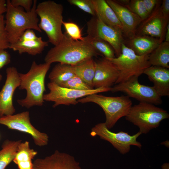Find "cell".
Masks as SVG:
<instances>
[{
	"label": "cell",
	"mask_w": 169,
	"mask_h": 169,
	"mask_svg": "<svg viewBox=\"0 0 169 169\" xmlns=\"http://www.w3.org/2000/svg\"><path fill=\"white\" fill-rule=\"evenodd\" d=\"M149 61L151 66L169 69V42L163 41L149 55Z\"/></svg>",
	"instance_id": "cell-24"
},
{
	"label": "cell",
	"mask_w": 169,
	"mask_h": 169,
	"mask_svg": "<svg viewBox=\"0 0 169 169\" xmlns=\"http://www.w3.org/2000/svg\"><path fill=\"white\" fill-rule=\"evenodd\" d=\"M10 45L5 28V17L3 14H0V49H9Z\"/></svg>",
	"instance_id": "cell-32"
},
{
	"label": "cell",
	"mask_w": 169,
	"mask_h": 169,
	"mask_svg": "<svg viewBox=\"0 0 169 169\" xmlns=\"http://www.w3.org/2000/svg\"><path fill=\"white\" fill-rule=\"evenodd\" d=\"M95 72L93 81L94 88H111L115 84L119 73L113 63L104 57L95 61Z\"/></svg>",
	"instance_id": "cell-16"
},
{
	"label": "cell",
	"mask_w": 169,
	"mask_h": 169,
	"mask_svg": "<svg viewBox=\"0 0 169 169\" xmlns=\"http://www.w3.org/2000/svg\"><path fill=\"white\" fill-rule=\"evenodd\" d=\"M38 37L36 35L33 29L26 30L20 36L18 41H25L36 40Z\"/></svg>",
	"instance_id": "cell-35"
},
{
	"label": "cell",
	"mask_w": 169,
	"mask_h": 169,
	"mask_svg": "<svg viewBox=\"0 0 169 169\" xmlns=\"http://www.w3.org/2000/svg\"></svg>",
	"instance_id": "cell-41"
},
{
	"label": "cell",
	"mask_w": 169,
	"mask_h": 169,
	"mask_svg": "<svg viewBox=\"0 0 169 169\" xmlns=\"http://www.w3.org/2000/svg\"><path fill=\"white\" fill-rule=\"evenodd\" d=\"M138 77L133 76L126 81L116 84L111 88L113 93L121 92L128 97L134 98L140 102H145L154 105L161 104L162 101L154 87L139 83Z\"/></svg>",
	"instance_id": "cell-9"
},
{
	"label": "cell",
	"mask_w": 169,
	"mask_h": 169,
	"mask_svg": "<svg viewBox=\"0 0 169 169\" xmlns=\"http://www.w3.org/2000/svg\"><path fill=\"white\" fill-rule=\"evenodd\" d=\"M6 72V81L0 91V117L12 115L15 112L13 97L15 90L19 87L20 83L19 73L15 67H8Z\"/></svg>",
	"instance_id": "cell-14"
},
{
	"label": "cell",
	"mask_w": 169,
	"mask_h": 169,
	"mask_svg": "<svg viewBox=\"0 0 169 169\" xmlns=\"http://www.w3.org/2000/svg\"><path fill=\"white\" fill-rule=\"evenodd\" d=\"M84 40L89 44L97 52L100 53L105 58L111 59L116 57L112 48L104 40L88 35L84 37Z\"/></svg>",
	"instance_id": "cell-27"
},
{
	"label": "cell",
	"mask_w": 169,
	"mask_h": 169,
	"mask_svg": "<svg viewBox=\"0 0 169 169\" xmlns=\"http://www.w3.org/2000/svg\"><path fill=\"white\" fill-rule=\"evenodd\" d=\"M48 41H44L41 37L32 40L19 41L10 44L9 48L18 52L20 54L27 53L33 56L42 53L44 48L48 46Z\"/></svg>",
	"instance_id": "cell-22"
},
{
	"label": "cell",
	"mask_w": 169,
	"mask_h": 169,
	"mask_svg": "<svg viewBox=\"0 0 169 169\" xmlns=\"http://www.w3.org/2000/svg\"><path fill=\"white\" fill-rule=\"evenodd\" d=\"M60 86L66 88L81 90L94 89L85 83L81 78L75 75Z\"/></svg>",
	"instance_id": "cell-29"
},
{
	"label": "cell",
	"mask_w": 169,
	"mask_h": 169,
	"mask_svg": "<svg viewBox=\"0 0 169 169\" xmlns=\"http://www.w3.org/2000/svg\"><path fill=\"white\" fill-rule=\"evenodd\" d=\"M71 4L76 6L84 11L96 16V13L93 0H68Z\"/></svg>",
	"instance_id": "cell-31"
},
{
	"label": "cell",
	"mask_w": 169,
	"mask_h": 169,
	"mask_svg": "<svg viewBox=\"0 0 169 169\" xmlns=\"http://www.w3.org/2000/svg\"><path fill=\"white\" fill-rule=\"evenodd\" d=\"M160 9L164 17L169 18V0H163L161 5Z\"/></svg>",
	"instance_id": "cell-37"
},
{
	"label": "cell",
	"mask_w": 169,
	"mask_h": 169,
	"mask_svg": "<svg viewBox=\"0 0 169 169\" xmlns=\"http://www.w3.org/2000/svg\"><path fill=\"white\" fill-rule=\"evenodd\" d=\"M32 0H10L11 4L15 7H22L27 12L31 11L33 4Z\"/></svg>",
	"instance_id": "cell-33"
},
{
	"label": "cell",
	"mask_w": 169,
	"mask_h": 169,
	"mask_svg": "<svg viewBox=\"0 0 169 169\" xmlns=\"http://www.w3.org/2000/svg\"><path fill=\"white\" fill-rule=\"evenodd\" d=\"M96 15L105 24L120 30L123 28L115 12L105 0H93Z\"/></svg>",
	"instance_id": "cell-20"
},
{
	"label": "cell",
	"mask_w": 169,
	"mask_h": 169,
	"mask_svg": "<svg viewBox=\"0 0 169 169\" xmlns=\"http://www.w3.org/2000/svg\"><path fill=\"white\" fill-rule=\"evenodd\" d=\"M51 64L45 62L38 64L34 61L28 72L19 73L20 83L18 89L25 90L27 93L24 99L17 100L20 105L28 109L43 105L44 93L46 90L45 79Z\"/></svg>",
	"instance_id": "cell-2"
},
{
	"label": "cell",
	"mask_w": 169,
	"mask_h": 169,
	"mask_svg": "<svg viewBox=\"0 0 169 169\" xmlns=\"http://www.w3.org/2000/svg\"><path fill=\"white\" fill-rule=\"evenodd\" d=\"M78 102H92L100 107L106 117L107 128H112L121 118L126 116L132 106V101L128 96H107L98 93L92 94L78 100Z\"/></svg>",
	"instance_id": "cell-5"
},
{
	"label": "cell",
	"mask_w": 169,
	"mask_h": 169,
	"mask_svg": "<svg viewBox=\"0 0 169 169\" xmlns=\"http://www.w3.org/2000/svg\"><path fill=\"white\" fill-rule=\"evenodd\" d=\"M164 40L165 41L169 42V22L166 26Z\"/></svg>",
	"instance_id": "cell-39"
},
{
	"label": "cell",
	"mask_w": 169,
	"mask_h": 169,
	"mask_svg": "<svg viewBox=\"0 0 169 169\" xmlns=\"http://www.w3.org/2000/svg\"><path fill=\"white\" fill-rule=\"evenodd\" d=\"M147 11L150 14L153 10L156 5L161 1L158 0H142Z\"/></svg>",
	"instance_id": "cell-36"
},
{
	"label": "cell",
	"mask_w": 169,
	"mask_h": 169,
	"mask_svg": "<svg viewBox=\"0 0 169 169\" xmlns=\"http://www.w3.org/2000/svg\"><path fill=\"white\" fill-rule=\"evenodd\" d=\"M62 25L65 30V34L71 39L74 40H84V37L82 36L81 30L77 24L72 22L63 21Z\"/></svg>",
	"instance_id": "cell-28"
},
{
	"label": "cell",
	"mask_w": 169,
	"mask_h": 169,
	"mask_svg": "<svg viewBox=\"0 0 169 169\" xmlns=\"http://www.w3.org/2000/svg\"><path fill=\"white\" fill-rule=\"evenodd\" d=\"M0 124L6 126L9 129L29 134L37 146H42L48 144V135L39 131L31 124L28 111L1 117Z\"/></svg>",
	"instance_id": "cell-10"
},
{
	"label": "cell",
	"mask_w": 169,
	"mask_h": 169,
	"mask_svg": "<svg viewBox=\"0 0 169 169\" xmlns=\"http://www.w3.org/2000/svg\"><path fill=\"white\" fill-rule=\"evenodd\" d=\"M169 117V114L163 109L151 103L140 102L131 106L125 118L137 126L141 134H146L158 127L161 121Z\"/></svg>",
	"instance_id": "cell-7"
},
{
	"label": "cell",
	"mask_w": 169,
	"mask_h": 169,
	"mask_svg": "<svg viewBox=\"0 0 169 169\" xmlns=\"http://www.w3.org/2000/svg\"><path fill=\"white\" fill-rule=\"evenodd\" d=\"M6 3L5 28L10 44L17 42L27 29H34L42 32L38 26L39 19L36 12L37 4L36 0H33L32 8L28 12L24 11L21 7L13 6L10 0H7Z\"/></svg>",
	"instance_id": "cell-3"
},
{
	"label": "cell",
	"mask_w": 169,
	"mask_h": 169,
	"mask_svg": "<svg viewBox=\"0 0 169 169\" xmlns=\"http://www.w3.org/2000/svg\"><path fill=\"white\" fill-rule=\"evenodd\" d=\"M106 1L122 25L124 34L129 38L135 36L136 30L142 21L141 19L127 8L116 0Z\"/></svg>",
	"instance_id": "cell-17"
},
{
	"label": "cell",
	"mask_w": 169,
	"mask_h": 169,
	"mask_svg": "<svg viewBox=\"0 0 169 169\" xmlns=\"http://www.w3.org/2000/svg\"><path fill=\"white\" fill-rule=\"evenodd\" d=\"M143 74L146 75L154 84L153 87L161 97L169 95V69L161 67L151 66Z\"/></svg>",
	"instance_id": "cell-18"
},
{
	"label": "cell",
	"mask_w": 169,
	"mask_h": 169,
	"mask_svg": "<svg viewBox=\"0 0 169 169\" xmlns=\"http://www.w3.org/2000/svg\"><path fill=\"white\" fill-rule=\"evenodd\" d=\"M87 35L108 43L114 50L116 57L120 54L123 43V33L120 30L105 24L96 16H93L87 22Z\"/></svg>",
	"instance_id": "cell-12"
},
{
	"label": "cell",
	"mask_w": 169,
	"mask_h": 169,
	"mask_svg": "<svg viewBox=\"0 0 169 169\" xmlns=\"http://www.w3.org/2000/svg\"><path fill=\"white\" fill-rule=\"evenodd\" d=\"M121 49L119 56L107 59L115 66L119 72L115 84L125 82L133 76L139 77L146 69L151 66L148 60L149 54L138 55L124 42Z\"/></svg>",
	"instance_id": "cell-6"
},
{
	"label": "cell",
	"mask_w": 169,
	"mask_h": 169,
	"mask_svg": "<svg viewBox=\"0 0 169 169\" xmlns=\"http://www.w3.org/2000/svg\"><path fill=\"white\" fill-rule=\"evenodd\" d=\"M38 152L31 149L28 141L21 142L18 145L13 160L18 169H33L32 160Z\"/></svg>",
	"instance_id": "cell-21"
},
{
	"label": "cell",
	"mask_w": 169,
	"mask_h": 169,
	"mask_svg": "<svg viewBox=\"0 0 169 169\" xmlns=\"http://www.w3.org/2000/svg\"><path fill=\"white\" fill-rule=\"evenodd\" d=\"M126 7L137 15L142 20L145 19L149 14L144 6L142 0H131Z\"/></svg>",
	"instance_id": "cell-30"
},
{
	"label": "cell",
	"mask_w": 169,
	"mask_h": 169,
	"mask_svg": "<svg viewBox=\"0 0 169 169\" xmlns=\"http://www.w3.org/2000/svg\"><path fill=\"white\" fill-rule=\"evenodd\" d=\"M162 42L160 39L147 35H135L129 41L128 47L137 54H150Z\"/></svg>",
	"instance_id": "cell-19"
},
{
	"label": "cell",
	"mask_w": 169,
	"mask_h": 169,
	"mask_svg": "<svg viewBox=\"0 0 169 169\" xmlns=\"http://www.w3.org/2000/svg\"><path fill=\"white\" fill-rule=\"evenodd\" d=\"M141 134L140 132L133 136L123 131L115 133L107 128L105 122L95 125L92 128L90 133L92 136H98L100 139L109 141L123 154L129 152L131 145L141 148V144L136 141V139Z\"/></svg>",
	"instance_id": "cell-11"
},
{
	"label": "cell",
	"mask_w": 169,
	"mask_h": 169,
	"mask_svg": "<svg viewBox=\"0 0 169 169\" xmlns=\"http://www.w3.org/2000/svg\"><path fill=\"white\" fill-rule=\"evenodd\" d=\"M47 87L49 92L44 95L43 99L44 101L54 102V108L61 105H75L78 103V99L80 98L94 94L110 91L111 88L101 87L81 90L62 87L50 82L48 84Z\"/></svg>",
	"instance_id": "cell-8"
},
{
	"label": "cell",
	"mask_w": 169,
	"mask_h": 169,
	"mask_svg": "<svg viewBox=\"0 0 169 169\" xmlns=\"http://www.w3.org/2000/svg\"><path fill=\"white\" fill-rule=\"evenodd\" d=\"M33 164V169H82L73 156L57 150L44 158L36 159Z\"/></svg>",
	"instance_id": "cell-15"
},
{
	"label": "cell",
	"mask_w": 169,
	"mask_h": 169,
	"mask_svg": "<svg viewBox=\"0 0 169 169\" xmlns=\"http://www.w3.org/2000/svg\"><path fill=\"white\" fill-rule=\"evenodd\" d=\"M11 60L10 53L5 49H0V69L9 64Z\"/></svg>",
	"instance_id": "cell-34"
},
{
	"label": "cell",
	"mask_w": 169,
	"mask_h": 169,
	"mask_svg": "<svg viewBox=\"0 0 169 169\" xmlns=\"http://www.w3.org/2000/svg\"><path fill=\"white\" fill-rule=\"evenodd\" d=\"M75 75L72 66L59 63L53 68L48 77L50 82L60 86Z\"/></svg>",
	"instance_id": "cell-25"
},
{
	"label": "cell",
	"mask_w": 169,
	"mask_h": 169,
	"mask_svg": "<svg viewBox=\"0 0 169 169\" xmlns=\"http://www.w3.org/2000/svg\"><path fill=\"white\" fill-rule=\"evenodd\" d=\"M7 9L6 0H0V14H3L6 12Z\"/></svg>",
	"instance_id": "cell-38"
},
{
	"label": "cell",
	"mask_w": 169,
	"mask_h": 169,
	"mask_svg": "<svg viewBox=\"0 0 169 169\" xmlns=\"http://www.w3.org/2000/svg\"><path fill=\"white\" fill-rule=\"evenodd\" d=\"M22 140L13 141L7 139L3 142L0 150V169H5L15 156L18 146Z\"/></svg>",
	"instance_id": "cell-26"
},
{
	"label": "cell",
	"mask_w": 169,
	"mask_h": 169,
	"mask_svg": "<svg viewBox=\"0 0 169 169\" xmlns=\"http://www.w3.org/2000/svg\"><path fill=\"white\" fill-rule=\"evenodd\" d=\"M72 66L75 74L94 88L93 81L95 74V60L93 58L86 59Z\"/></svg>",
	"instance_id": "cell-23"
},
{
	"label": "cell",
	"mask_w": 169,
	"mask_h": 169,
	"mask_svg": "<svg viewBox=\"0 0 169 169\" xmlns=\"http://www.w3.org/2000/svg\"><path fill=\"white\" fill-rule=\"evenodd\" d=\"M63 10L62 4L51 0L40 2L36 7V13L40 18L38 27L46 33L49 42L54 46L64 37L62 30Z\"/></svg>",
	"instance_id": "cell-4"
},
{
	"label": "cell",
	"mask_w": 169,
	"mask_h": 169,
	"mask_svg": "<svg viewBox=\"0 0 169 169\" xmlns=\"http://www.w3.org/2000/svg\"><path fill=\"white\" fill-rule=\"evenodd\" d=\"M160 2L147 17L141 22L136 30L135 35H147L164 41L169 18L165 17L162 13Z\"/></svg>",
	"instance_id": "cell-13"
},
{
	"label": "cell",
	"mask_w": 169,
	"mask_h": 169,
	"mask_svg": "<svg viewBox=\"0 0 169 169\" xmlns=\"http://www.w3.org/2000/svg\"><path fill=\"white\" fill-rule=\"evenodd\" d=\"M3 78L2 75L0 73V82L1 81V80H2Z\"/></svg>",
	"instance_id": "cell-40"
},
{
	"label": "cell",
	"mask_w": 169,
	"mask_h": 169,
	"mask_svg": "<svg viewBox=\"0 0 169 169\" xmlns=\"http://www.w3.org/2000/svg\"><path fill=\"white\" fill-rule=\"evenodd\" d=\"M64 34L62 40L47 53L45 63L58 62L73 66L99 54L87 42L74 40Z\"/></svg>",
	"instance_id": "cell-1"
}]
</instances>
